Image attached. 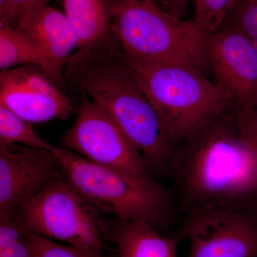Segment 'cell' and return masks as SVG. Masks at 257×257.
<instances>
[{"label": "cell", "instance_id": "1", "mask_svg": "<svg viewBox=\"0 0 257 257\" xmlns=\"http://www.w3.org/2000/svg\"><path fill=\"white\" fill-rule=\"evenodd\" d=\"M168 173L184 214L251 205L256 159L240 135L234 109L208 120L176 143Z\"/></svg>", "mask_w": 257, "mask_h": 257}, {"label": "cell", "instance_id": "2", "mask_svg": "<svg viewBox=\"0 0 257 257\" xmlns=\"http://www.w3.org/2000/svg\"><path fill=\"white\" fill-rule=\"evenodd\" d=\"M118 47L73 54L67 64L68 74L83 96L104 109L122 130L150 172H168L175 143Z\"/></svg>", "mask_w": 257, "mask_h": 257}, {"label": "cell", "instance_id": "3", "mask_svg": "<svg viewBox=\"0 0 257 257\" xmlns=\"http://www.w3.org/2000/svg\"><path fill=\"white\" fill-rule=\"evenodd\" d=\"M111 28L128 64H179L211 71L207 35L151 0H108Z\"/></svg>", "mask_w": 257, "mask_h": 257}, {"label": "cell", "instance_id": "4", "mask_svg": "<svg viewBox=\"0 0 257 257\" xmlns=\"http://www.w3.org/2000/svg\"><path fill=\"white\" fill-rule=\"evenodd\" d=\"M64 178L98 211L167 229L177 221L175 195L152 178L98 165L66 147H55Z\"/></svg>", "mask_w": 257, "mask_h": 257}, {"label": "cell", "instance_id": "5", "mask_svg": "<svg viewBox=\"0 0 257 257\" xmlns=\"http://www.w3.org/2000/svg\"><path fill=\"white\" fill-rule=\"evenodd\" d=\"M127 64L175 144L203 123L233 109L229 94L194 67Z\"/></svg>", "mask_w": 257, "mask_h": 257}, {"label": "cell", "instance_id": "6", "mask_svg": "<svg viewBox=\"0 0 257 257\" xmlns=\"http://www.w3.org/2000/svg\"><path fill=\"white\" fill-rule=\"evenodd\" d=\"M95 208L64 177L51 182L18 213L32 232L65 241L97 257H106Z\"/></svg>", "mask_w": 257, "mask_h": 257}, {"label": "cell", "instance_id": "7", "mask_svg": "<svg viewBox=\"0 0 257 257\" xmlns=\"http://www.w3.org/2000/svg\"><path fill=\"white\" fill-rule=\"evenodd\" d=\"M176 238L188 239V257H257V207L190 211Z\"/></svg>", "mask_w": 257, "mask_h": 257}, {"label": "cell", "instance_id": "8", "mask_svg": "<svg viewBox=\"0 0 257 257\" xmlns=\"http://www.w3.org/2000/svg\"><path fill=\"white\" fill-rule=\"evenodd\" d=\"M66 148L98 165L152 178L145 160L112 118L83 96L75 121L65 132Z\"/></svg>", "mask_w": 257, "mask_h": 257}, {"label": "cell", "instance_id": "9", "mask_svg": "<svg viewBox=\"0 0 257 257\" xmlns=\"http://www.w3.org/2000/svg\"><path fill=\"white\" fill-rule=\"evenodd\" d=\"M63 177L53 152L0 143V216L15 215L25 203Z\"/></svg>", "mask_w": 257, "mask_h": 257}, {"label": "cell", "instance_id": "10", "mask_svg": "<svg viewBox=\"0 0 257 257\" xmlns=\"http://www.w3.org/2000/svg\"><path fill=\"white\" fill-rule=\"evenodd\" d=\"M207 52L215 83L232 99L235 113L257 106V52L241 34L218 30L208 35Z\"/></svg>", "mask_w": 257, "mask_h": 257}, {"label": "cell", "instance_id": "11", "mask_svg": "<svg viewBox=\"0 0 257 257\" xmlns=\"http://www.w3.org/2000/svg\"><path fill=\"white\" fill-rule=\"evenodd\" d=\"M0 105L30 123L66 119L77 112L72 99L35 65L2 71Z\"/></svg>", "mask_w": 257, "mask_h": 257}, {"label": "cell", "instance_id": "12", "mask_svg": "<svg viewBox=\"0 0 257 257\" xmlns=\"http://www.w3.org/2000/svg\"><path fill=\"white\" fill-rule=\"evenodd\" d=\"M20 30L26 33L38 52L41 69L65 92L64 69L71 53L78 46L77 36L67 17L46 5L36 10Z\"/></svg>", "mask_w": 257, "mask_h": 257}, {"label": "cell", "instance_id": "13", "mask_svg": "<svg viewBox=\"0 0 257 257\" xmlns=\"http://www.w3.org/2000/svg\"><path fill=\"white\" fill-rule=\"evenodd\" d=\"M101 234L114 243L118 257H177V238L167 237L146 221L115 218L99 223Z\"/></svg>", "mask_w": 257, "mask_h": 257}, {"label": "cell", "instance_id": "14", "mask_svg": "<svg viewBox=\"0 0 257 257\" xmlns=\"http://www.w3.org/2000/svg\"><path fill=\"white\" fill-rule=\"evenodd\" d=\"M64 15L77 41L75 54L85 55L119 45L111 28L108 0H62Z\"/></svg>", "mask_w": 257, "mask_h": 257}, {"label": "cell", "instance_id": "15", "mask_svg": "<svg viewBox=\"0 0 257 257\" xmlns=\"http://www.w3.org/2000/svg\"><path fill=\"white\" fill-rule=\"evenodd\" d=\"M35 65L41 68V60L35 45L23 30L0 23V69Z\"/></svg>", "mask_w": 257, "mask_h": 257}, {"label": "cell", "instance_id": "16", "mask_svg": "<svg viewBox=\"0 0 257 257\" xmlns=\"http://www.w3.org/2000/svg\"><path fill=\"white\" fill-rule=\"evenodd\" d=\"M0 143L14 144L52 152L55 148L42 138L30 122L2 105H0Z\"/></svg>", "mask_w": 257, "mask_h": 257}, {"label": "cell", "instance_id": "17", "mask_svg": "<svg viewBox=\"0 0 257 257\" xmlns=\"http://www.w3.org/2000/svg\"><path fill=\"white\" fill-rule=\"evenodd\" d=\"M0 257H34L32 231L18 212L0 216Z\"/></svg>", "mask_w": 257, "mask_h": 257}, {"label": "cell", "instance_id": "18", "mask_svg": "<svg viewBox=\"0 0 257 257\" xmlns=\"http://www.w3.org/2000/svg\"><path fill=\"white\" fill-rule=\"evenodd\" d=\"M220 30L241 34L257 52V0H235Z\"/></svg>", "mask_w": 257, "mask_h": 257}, {"label": "cell", "instance_id": "19", "mask_svg": "<svg viewBox=\"0 0 257 257\" xmlns=\"http://www.w3.org/2000/svg\"><path fill=\"white\" fill-rule=\"evenodd\" d=\"M192 22L206 35L217 32L224 23L235 0H194Z\"/></svg>", "mask_w": 257, "mask_h": 257}, {"label": "cell", "instance_id": "20", "mask_svg": "<svg viewBox=\"0 0 257 257\" xmlns=\"http://www.w3.org/2000/svg\"><path fill=\"white\" fill-rule=\"evenodd\" d=\"M32 239L34 257H97L71 246L59 244L49 239V238L35 234L32 231Z\"/></svg>", "mask_w": 257, "mask_h": 257}, {"label": "cell", "instance_id": "21", "mask_svg": "<svg viewBox=\"0 0 257 257\" xmlns=\"http://www.w3.org/2000/svg\"><path fill=\"white\" fill-rule=\"evenodd\" d=\"M51 0H9V10L4 23L21 29L36 10L48 5Z\"/></svg>", "mask_w": 257, "mask_h": 257}, {"label": "cell", "instance_id": "22", "mask_svg": "<svg viewBox=\"0 0 257 257\" xmlns=\"http://www.w3.org/2000/svg\"><path fill=\"white\" fill-rule=\"evenodd\" d=\"M234 114L240 135L251 147L257 162V106L251 110ZM251 205L257 207V187Z\"/></svg>", "mask_w": 257, "mask_h": 257}, {"label": "cell", "instance_id": "23", "mask_svg": "<svg viewBox=\"0 0 257 257\" xmlns=\"http://www.w3.org/2000/svg\"><path fill=\"white\" fill-rule=\"evenodd\" d=\"M188 0H171L174 6L181 7L185 4Z\"/></svg>", "mask_w": 257, "mask_h": 257}, {"label": "cell", "instance_id": "24", "mask_svg": "<svg viewBox=\"0 0 257 257\" xmlns=\"http://www.w3.org/2000/svg\"><path fill=\"white\" fill-rule=\"evenodd\" d=\"M151 1H153V2H155V0H151Z\"/></svg>", "mask_w": 257, "mask_h": 257}]
</instances>
